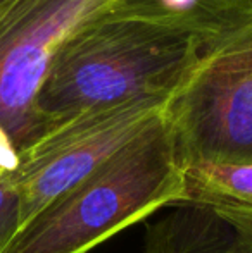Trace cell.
Here are the masks:
<instances>
[{"mask_svg":"<svg viewBox=\"0 0 252 253\" xmlns=\"http://www.w3.org/2000/svg\"><path fill=\"white\" fill-rule=\"evenodd\" d=\"M182 169V203L252 210V164H192Z\"/></svg>","mask_w":252,"mask_h":253,"instance_id":"7","label":"cell"},{"mask_svg":"<svg viewBox=\"0 0 252 253\" xmlns=\"http://www.w3.org/2000/svg\"><path fill=\"white\" fill-rule=\"evenodd\" d=\"M252 28V0H111L59 47L38 93L47 119L142 93L173 95L194 66Z\"/></svg>","mask_w":252,"mask_h":253,"instance_id":"1","label":"cell"},{"mask_svg":"<svg viewBox=\"0 0 252 253\" xmlns=\"http://www.w3.org/2000/svg\"><path fill=\"white\" fill-rule=\"evenodd\" d=\"M185 195L175 141L161 121L42 210L7 253H88Z\"/></svg>","mask_w":252,"mask_h":253,"instance_id":"2","label":"cell"},{"mask_svg":"<svg viewBox=\"0 0 252 253\" xmlns=\"http://www.w3.org/2000/svg\"><path fill=\"white\" fill-rule=\"evenodd\" d=\"M166 124L182 167L252 164V28L195 64L169 97Z\"/></svg>","mask_w":252,"mask_h":253,"instance_id":"4","label":"cell"},{"mask_svg":"<svg viewBox=\"0 0 252 253\" xmlns=\"http://www.w3.org/2000/svg\"><path fill=\"white\" fill-rule=\"evenodd\" d=\"M21 231V198L14 166L0 159V253H7Z\"/></svg>","mask_w":252,"mask_h":253,"instance_id":"8","label":"cell"},{"mask_svg":"<svg viewBox=\"0 0 252 253\" xmlns=\"http://www.w3.org/2000/svg\"><path fill=\"white\" fill-rule=\"evenodd\" d=\"M111 0H0V159L17 155L54 119L38 93L59 47Z\"/></svg>","mask_w":252,"mask_h":253,"instance_id":"5","label":"cell"},{"mask_svg":"<svg viewBox=\"0 0 252 253\" xmlns=\"http://www.w3.org/2000/svg\"><path fill=\"white\" fill-rule=\"evenodd\" d=\"M147 227L144 253H240L232 222L207 205L180 203Z\"/></svg>","mask_w":252,"mask_h":253,"instance_id":"6","label":"cell"},{"mask_svg":"<svg viewBox=\"0 0 252 253\" xmlns=\"http://www.w3.org/2000/svg\"><path fill=\"white\" fill-rule=\"evenodd\" d=\"M169 97L142 93L55 117L17 155L14 181L21 198V231L78 181L161 121Z\"/></svg>","mask_w":252,"mask_h":253,"instance_id":"3","label":"cell"}]
</instances>
